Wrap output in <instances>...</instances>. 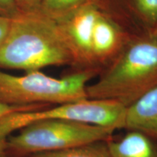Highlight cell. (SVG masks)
<instances>
[{
    "mask_svg": "<svg viewBox=\"0 0 157 157\" xmlns=\"http://www.w3.org/2000/svg\"><path fill=\"white\" fill-rule=\"evenodd\" d=\"M124 129L142 133L157 143V87L127 108Z\"/></svg>",
    "mask_w": 157,
    "mask_h": 157,
    "instance_id": "ba28073f",
    "label": "cell"
},
{
    "mask_svg": "<svg viewBox=\"0 0 157 157\" xmlns=\"http://www.w3.org/2000/svg\"><path fill=\"white\" fill-rule=\"evenodd\" d=\"M111 157H157V143L136 131H127L121 138L107 140Z\"/></svg>",
    "mask_w": 157,
    "mask_h": 157,
    "instance_id": "9c48e42d",
    "label": "cell"
},
{
    "mask_svg": "<svg viewBox=\"0 0 157 157\" xmlns=\"http://www.w3.org/2000/svg\"><path fill=\"white\" fill-rule=\"evenodd\" d=\"M19 12L31 13L39 11L42 0H14Z\"/></svg>",
    "mask_w": 157,
    "mask_h": 157,
    "instance_id": "9a60e30c",
    "label": "cell"
},
{
    "mask_svg": "<svg viewBox=\"0 0 157 157\" xmlns=\"http://www.w3.org/2000/svg\"><path fill=\"white\" fill-rule=\"evenodd\" d=\"M20 13L14 0H0V15L13 18Z\"/></svg>",
    "mask_w": 157,
    "mask_h": 157,
    "instance_id": "5bb4252c",
    "label": "cell"
},
{
    "mask_svg": "<svg viewBox=\"0 0 157 157\" xmlns=\"http://www.w3.org/2000/svg\"><path fill=\"white\" fill-rule=\"evenodd\" d=\"M126 109L113 101L86 98L45 109L10 113L0 119V157H5L4 146L7 137L34 121L65 119L117 130L124 128Z\"/></svg>",
    "mask_w": 157,
    "mask_h": 157,
    "instance_id": "5b68a950",
    "label": "cell"
},
{
    "mask_svg": "<svg viewBox=\"0 0 157 157\" xmlns=\"http://www.w3.org/2000/svg\"><path fill=\"white\" fill-rule=\"evenodd\" d=\"M99 11L95 2L56 21L72 57L73 65L82 68L81 70L95 69L92 58V37Z\"/></svg>",
    "mask_w": 157,
    "mask_h": 157,
    "instance_id": "8992f818",
    "label": "cell"
},
{
    "mask_svg": "<svg viewBox=\"0 0 157 157\" xmlns=\"http://www.w3.org/2000/svg\"><path fill=\"white\" fill-rule=\"evenodd\" d=\"M50 107V105H26V106H14V105H9L0 102V119L10 113L18 112V111H34L45 109V108Z\"/></svg>",
    "mask_w": 157,
    "mask_h": 157,
    "instance_id": "4fadbf2b",
    "label": "cell"
},
{
    "mask_svg": "<svg viewBox=\"0 0 157 157\" xmlns=\"http://www.w3.org/2000/svg\"><path fill=\"white\" fill-rule=\"evenodd\" d=\"M115 129L65 119L34 121L7 137L4 146L5 157H29L95 142L109 140Z\"/></svg>",
    "mask_w": 157,
    "mask_h": 157,
    "instance_id": "277c9868",
    "label": "cell"
},
{
    "mask_svg": "<svg viewBox=\"0 0 157 157\" xmlns=\"http://www.w3.org/2000/svg\"><path fill=\"white\" fill-rule=\"evenodd\" d=\"M157 87V41L149 35L125 43L95 83L87 98L113 101L127 108Z\"/></svg>",
    "mask_w": 157,
    "mask_h": 157,
    "instance_id": "7a4b0ae2",
    "label": "cell"
},
{
    "mask_svg": "<svg viewBox=\"0 0 157 157\" xmlns=\"http://www.w3.org/2000/svg\"><path fill=\"white\" fill-rule=\"evenodd\" d=\"M151 29H152V31H151V33L150 36L157 41V21L156 22V23L153 25Z\"/></svg>",
    "mask_w": 157,
    "mask_h": 157,
    "instance_id": "e0dca14e",
    "label": "cell"
},
{
    "mask_svg": "<svg viewBox=\"0 0 157 157\" xmlns=\"http://www.w3.org/2000/svg\"><path fill=\"white\" fill-rule=\"evenodd\" d=\"M73 65L56 21L40 10L20 13L0 47V68L40 71L48 66Z\"/></svg>",
    "mask_w": 157,
    "mask_h": 157,
    "instance_id": "6da1fadb",
    "label": "cell"
},
{
    "mask_svg": "<svg viewBox=\"0 0 157 157\" xmlns=\"http://www.w3.org/2000/svg\"><path fill=\"white\" fill-rule=\"evenodd\" d=\"M12 18L0 15V47L5 42L10 28Z\"/></svg>",
    "mask_w": 157,
    "mask_h": 157,
    "instance_id": "2e32d148",
    "label": "cell"
},
{
    "mask_svg": "<svg viewBox=\"0 0 157 157\" xmlns=\"http://www.w3.org/2000/svg\"><path fill=\"white\" fill-rule=\"evenodd\" d=\"M29 157H111L107 140L79 145L63 150L39 153Z\"/></svg>",
    "mask_w": 157,
    "mask_h": 157,
    "instance_id": "30bf717a",
    "label": "cell"
},
{
    "mask_svg": "<svg viewBox=\"0 0 157 157\" xmlns=\"http://www.w3.org/2000/svg\"><path fill=\"white\" fill-rule=\"evenodd\" d=\"M124 39V34L120 27L100 10L92 37L93 68L99 70L101 66H108L122 50L125 44Z\"/></svg>",
    "mask_w": 157,
    "mask_h": 157,
    "instance_id": "52a82bcc",
    "label": "cell"
},
{
    "mask_svg": "<svg viewBox=\"0 0 157 157\" xmlns=\"http://www.w3.org/2000/svg\"><path fill=\"white\" fill-rule=\"evenodd\" d=\"M129 1L139 18L152 28L157 21V0Z\"/></svg>",
    "mask_w": 157,
    "mask_h": 157,
    "instance_id": "7c38bea8",
    "label": "cell"
},
{
    "mask_svg": "<svg viewBox=\"0 0 157 157\" xmlns=\"http://www.w3.org/2000/svg\"><path fill=\"white\" fill-rule=\"evenodd\" d=\"M95 2V0H42L39 10L56 21L84 5Z\"/></svg>",
    "mask_w": 157,
    "mask_h": 157,
    "instance_id": "8fae6325",
    "label": "cell"
},
{
    "mask_svg": "<svg viewBox=\"0 0 157 157\" xmlns=\"http://www.w3.org/2000/svg\"><path fill=\"white\" fill-rule=\"evenodd\" d=\"M98 70L82 69L61 78L40 71L15 76L0 70V102L14 106L61 105L87 98V83Z\"/></svg>",
    "mask_w": 157,
    "mask_h": 157,
    "instance_id": "3957f363",
    "label": "cell"
}]
</instances>
